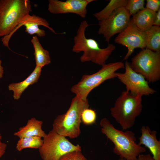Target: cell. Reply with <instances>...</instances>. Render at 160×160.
I'll return each mask as SVG.
<instances>
[{"mask_svg": "<svg viewBox=\"0 0 160 160\" xmlns=\"http://www.w3.org/2000/svg\"><path fill=\"white\" fill-rule=\"evenodd\" d=\"M100 124L102 133L114 145L113 152L120 158L136 160L140 154L145 152V148L136 142L135 134L132 131L117 129L106 118L102 119Z\"/></svg>", "mask_w": 160, "mask_h": 160, "instance_id": "obj_1", "label": "cell"}, {"mask_svg": "<svg viewBox=\"0 0 160 160\" xmlns=\"http://www.w3.org/2000/svg\"><path fill=\"white\" fill-rule=\"evenodd\" d=\"M89 25H90L85 20L81 23L76 35L74 38V44L72 50L77 53L83 52V54L80 57L81 62L91 61L102 66L105 64L116 47L112 44L108 43L106 47L101 48L95 40L87 38L85 31Z\"/></svg>", "mask_w": 160, "mask_h": 160, "instance_id": "obj_2", "label": "cell"}, {"mask_svg": "<svg viewBox=\"0 0 160 160\" xmlns=\"http://www.w3.org/2000/svg\"><path fill=\"white\" fill-rule=\"evenodd\" d=\"M89 107L88 99L84 100L76 95L66 112L57 116L55 119L52 129L66 137L72 139L78 137L81 132V114L84 109Z\"/></svg>", "mask_w": 160, "mask_h": 160, "instance_id": "obj_3", "label": "cell"}, {"mask_svg": "<svg viewBox=\"0 0 160 160\" xmlns=\"http://www.w3.org/2000/svg\"><path fill=\"white\" fill-rule=\"evenodd\" d=\"M142 96L125 91L122 92L110 109L111 114L123 130L131 128L143 109Z\"/></svg>", "mask_w": 160, "mask_h": 160, "instance_id": "obj_4", "label": "cell"}, {"mask_svg": "<svg viewBox=\"0 0 160 160\" xmlns=\"http://www.w3.org/2000/svg\"><path fill=\"white\" fill-rule=\"evenodd\" d=\"M31 11L29 0H0V37L10 35Z\"/></svg>", "mask_w": 160, "mask_h": 160, "instance_id": "obj_5", "label": "cell"}, {"mask_svg": "<svg viewBox=\"0 0 160 160\" xmlns=\"http://www.w3.org/2000/svg\"><path fill=\"white\" fill-rule=\"evenodd\" d=\"M123 68H124V64L121 61L105 64L96 72L84 75L80 81L71 87V91L82 99L87 100L92 90L105 81L116 78V71Z\"/></svg>", "mask_w": 160, "mask_h": 160, "instance_id": "obj_6", "label": "cell"}, {"mask_svg": "<svg viewBox=\"0 0 160 160\" xmlns=\"http://www.w3.org/2000/svg\"><path fill=\"white\" fill-rule=\"evenodd\" d=\"M43 138L42 144L38 149L42 160H59L62 156L69 152L81 151L79 145L72 144L66 137L52 129Z\"/></svg>", "mask_w": 160, "mask_h": 160, "instance_id": "obj_7", "label": "cell"}, {"mask_svg": "<svg viewBox=\"0 0 160 160\" xmlns=\"http://www.w3.org/2000/svg\"><path fill=\"white\" fill-rule=\"evenodd\" d=\"M132 69L144 76L148 83L160 79V51H153L147 48L133 57L130 63Z\"/></svg>", "mask_w": 160, "mask_h": 160, "instance_id": "obj_8", "label": "cell"}, {"mask_svg": "<svg viewBox=\"0 0 160 160\" xmlns=\"http://www.w3.org/2000/svg\"><path fill=\"white\" fill-rule=\"evenodd\" d=\"M124 73H116V78L125 86L126 91L142 97L152 95L156 92L149 86L143 76L132 69L127 60L124 63Z\"/></svg>", "mask_w": 160, "mask_h": 160, "instance_id": "obj_9", "label": "cell"}, {"mask_svg": "<svg viewBox=\"0 0 160 160\" xmlns=\"http://www.w3.org/2000/svg\"><path fill=\"white\" fill-rule=\"evenodd\" d=\"M130 16L125 7L117 8L108 17L99 21L98 34L102 35L109 43L113 36L126 28L130 22Z\"/></svg>", "mask_w": 160, "mask_h": 160, "instance_id": "obj_10", "label": "cell"}, {"mask_svg": "<svg viewBox=\"0 0 160 160\" xmlns=\"http://www.w3.org/2000/svg\"><path fill=\"white\" fill-rule=\"evenodd\" d=\"M146 33L138 29L130 20L126 28L119 33L114 41L127 47V52L124 59L127 60L136 48L143 49L146 48Z\"/></svg>", "mask_w": 160, "mask_h": 160, "instance_id": "obj_11", "label": "cell"}, {"mask_svg": "<svg viewBox=\"0 0 160 160\" xmlns=\"http://www.w3.org/2000/svg\"><path fill=\"white\" fill-rule=\"evenodd\" d=\"M95 0H49L48 9L53 14L74 13L85 18L87 13V7Z\"/></svg>", "mask_w": 160, "mask_h": 160, "instance_id": "obj_12", "label": "cell"}, {"mask_svg": "<svg viewBox=\"0 0 160 160\" xmlns=\"http://www.w3.org/2000/svg\"><path fill=\"white\" fill-rule=\"evenodd\" d=\"M40 25L47 28L55 34L57 33L49 26V23L46 19L35 15H29L19 24L10 35L5 37V39L9 41L14 33L23 25L25 26V31L29 35L36 34L40 37L44 36L46 35L45 31L44 30L39 28L38 25Z\"/></svg>", "mask_w": 160, "mask_h": 160, "instance_id": "obj_13", "label": "cell"}, {"mask_svg": "<svg viewBox=\"0 0 160 160\" xmlns=\"http://www.w3.org/2000/svg\"><path fill=\"white\" fill-rule=\"evenodd\" d=\"M141 131L138 144L147 147L154 160H160V140L157 138L156 131H152L148 127L144 125L142 127Z\"/></svg>", "mask_w": 160, "mask_h": 160, "instance_id": "obj_14", "label": "cell"}, {"mask_svg": "<svg viewBox=\"0 0 160 160\" xmlns=\"http://www.w3.org/2000/svg\"><path fill=\"white\" fill-rule=\"evenodd\" d=\"M156 13L145 7L132 15L130 20L138 29L146 32L153 25Z\"/></svg>", "mask_w": 160, "mask_h": 160, "instance_id": "obj_15", "label": "cell"}, {"mask_svg": "<svg viewBox=\"0 0 160 160\" xmlns=\"http://www.w3.org/2000/svg\"><path fill=\"white\" fill-rule=\"evenodd\" d=\"M41 71V68L36 66L31 74L22 82L12 83L8 86V89L13 92V97L15 100H18L23 91L30 85L37 82Z\"/></svg>", "mask_w": 160, "mask_h": 160, "instance_id": "obj_16", "label": "cell"}, {"mask_svg": "<svg viewBox=\"0 0 160 160\" xmlns=\"http://www.w3.org/2000/svg\"><path fill=\"white\" fill-rule=\"evenodd\" d=\"M42 121L32 118L29 119L26 124L20 127L18 130L14 133V135L19 138L30 137L38 136L43 138L46 134L42 129Z\"/></svg>", "mask_w": 160, "mask_h": 160, "instance_id": "obj_17", "label": "cell"}, {"mask_svg": "<svg viewBox=\"0 0 160 160\" xmlns=\"http://www.w3.org/2000/svg\"><path fill=\"white\" fill-rule=\"evenodd\" d=\"M34 49V58L36 66L41 68L51 63L49 52L44 49L36 36L33 37L31 40Z\"/></svg>", "mask_w": 160, "mask_h": 160, "instance_id": "obj_18", "label": "cell"}, {"mask_svg": "<svg viewBox=\"0 0 160 160\" xmlns=\"http://www.w3.org/2000/svg\"><path fill=\"white\" fill-rule=\"evenodd\" d=\"M146 33V48L153 51H160V27L153 25Z\"/></svg>", "mask_w": 160, "mask_h": 160, "instance_id": "obj_19", "label": "cell"}, {"mask_svg": "<svg viewBox=\"0 0 160 160\" xmlns=\"http://www.w3.org/2000/svg\"><path fill=\"white\" fill-rule=\"evenodd\" d=\"M128 0H111L105 7L100 11L95 13L94 16L99 21L108 17L117 8L126 5Z\"/></svg>", "mask_w": 160, "mask_h": 160, "instance_id": "obj_20", "label": "cell"}, {"mask_svg": "<svg viewBox=\"0 0 160 160\" xmlns=\"http://www.w3.org/2000/svg\"><path fill=\"white\" fill-rule=\"evenodd\" d=\"M43 140L38 136H30L19 138L16 146L19 151L26 148L39 149L42 145Z\"/></svg>", "mask_w": 160, "mask_h": 160, "instance_id": "obj_21", "label": "cell"}, {"mask_svg": "<svg viewBox=\"0 0 160 160\" xmlns=\"http://www.w3.org/2000/svg\"><path fill=\"white\" fill-rule=\"evenodd\" d=\"M144 0H128L125 7L130 16L145 8Z\"/></svg>", "mask_w": 160, "mask_h": 160, "instance_id": "obj_22", "label": "cell"}, {"mask_svg": "<svg viewBox=\"0 0 160 160\" xmlns=\"http://www.w3.org/2000/svg\"><path fill=\"white\" fill-rule=\"evenodd\" d=\"M96 118L95 111L89 108L84 109L81 114V121L85 125H90L95 123Z\"/></svg>", "mask_w": 160, "mask_h": 160, "instance_id": "obj_23", "label": "cell"}, {"mask_svg": "<svg viewBox=\"0 0 160 160\" xmlns=\"http://www.w3.org/2000/svg\"><path fill=\"white\" fill-rule=\"evenodd\" d=\"M80 151H73L62 156L59 160H87Z\"/></svg>", "mask_w": 160, "mask_h": 160, "instance_id": "obj_24", "label": "cell"}, {"mask_svg": "<svg viewBox=\"0 0 160 160\" xmlns=\"http://www.w3.org/2000/svg\"><path fill=\"white\" fill-rule=\"evenodd\" d=\"M146 8L155 12L160 9V0H146Z\"/></svg>", "mask_w": 160, "mask_h": 160, "instance_id": "obj_25", "label": "cell"}, {"mask_svg": "<svg viewBox=\"0 0 160 160\" xmlns=\"http://www.w3.org/2000/svg\"><path fill=\"white\" fill-rule=\"evenodd\" d=\"M1 138L2 136L0 133V158L5 153L7 147V144L2 142Z\"/></svg>", "mask_w": 160, "mask_h": 160, "instance_id": "obj_26", "label": "cell"}, {"mask_svg": "<svg viewBox=\"0 0 160 160\" xmlns=\"http://www.w3.org/2000/svg\"><path fill=\"white\" fill-rule=\"evenodd\" d=\"M136 160H154L150 154H141L138 156Z\"/></svg>", "mask_w": 160, "mask_h": 160, "instance_id": "obj_27", "label": "cell"}, {"mask_svg": "<svg viewBox=\"0 0 160 160\" xmlns=\"http://www.w3.org/2000/svg\"><path fill=\"white\" fill-rule=\"evenodd\" d=\"M153 25L160 26V9L156 12L155 17Z\"/></svg>", "mask_w": 160, "mask_h": 160, "instance_id": "obj_28", "label": "cell"}, {"mask_svg": "<svg viewBox=\"0 0 160 160\" xmlns=\"http://www.w3.org/2000/svg\"><path fill=\"white\" fill-rule=\"evenodd\" d=\"M2 61L0 60V78L3 77L4 73L3 67L1 66Z\"/></svg>", "mask_w": 160, "mask_h": 160, "instance_id": "obj_29", "label": "cell"}, {"mask_svg": "<svg viewBox=\"0 0 160 160\" xmlns=\"http://www.w3.org/2000/svg\"><path fill=\"white\" fill-rule=\"evenodd\" d=\"M117 160H129L126 159H124V158H120L119 159H118Z\"/></svg>", "mask_w": 160, "mask_h": 160, "instance_id": "obj_30", "label": "cell"}]
</instances>
